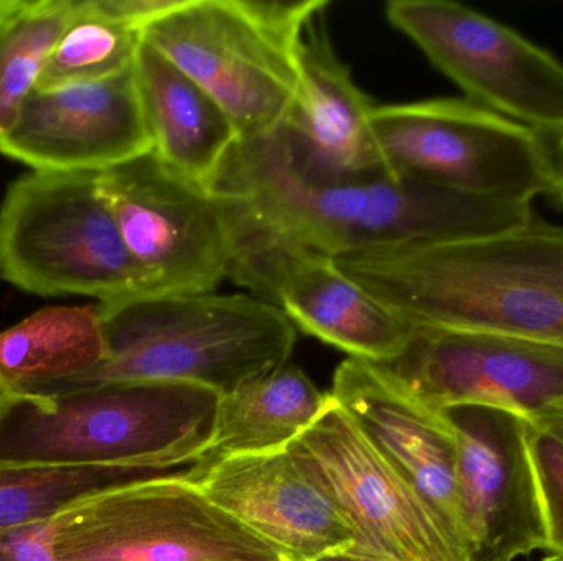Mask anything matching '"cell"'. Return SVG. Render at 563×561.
<instances>
[{
  "label": "cell",
  "instance_id": "44dd1931",
  "mask_svg": "<svg viewBox=\"0 0 563 561\" xmlns=\"http://www.w3.org/2000/svg\"><path fill=\"white\" fill-rule=\"evenodd\" d=\"M106 358L99 303L48 306L0 332V371L29 394L78 378Z\"/></svg>",
  "mask_w": 563,
  "mask_h": 561
},
{
  "label": "cell",
  "instance_id": "52a82bcc",
  "mask_svg": "<svg viewBox=\"0 0 563 561\" xmlns=\"http://www.w3.org/2000/svg\"><path fill=\"white\" fill-rule=\"evenodd\" d=\"M187 473L134 481L79 501L49 523L56 559L282 561L200 493Z\"/></svg>",
  "mask_w": 563,
  "mask_h": 561
},
{
  "label": "cell",
  "instance_id": "9c48e42d",
  "mask_svg": "<svg viewBox=\"0 0 563 561\" xmlns=\"http://www.w3.org/2000/svg\"><path fill=\"white\" fill-rule=\"evenodd\" d=\"M386 16L473 104L563 132V63L511 26L450 0H393Z\"/></svg>",
  "mask_w": 563,
  "mask_h": 561
},
{
  "label": "cell",
  "instance_id": "e0dca14e",
  "mask_svg": "<svg viewBox=\"0 0 563 561\" xmlns=\"http://www.w3.org/2000/svg\"><path fill=\"white\" fill-rule=\"evenodd\" d=\"M236 283L279 306L295 328L350 358L390 364L412 338V326L347 279L328 257L279 254L247 270Z\"/></svg>",
  "mask_w": 563,
  "mask_h": 561
},
{
  "label": "cell",
  "instance_id": "5b68a950",
  "mask_svg": "<svg viewBox=\"0 0 563 561\" xmlns=\"http://www.w3.org/2000/svg\"><path fill=\"white\" fill-rule=\"evenodd\" d=\"M327 0H174L142 38L200 85L240 138L279 131L300 86L310 20Z\"/></svg>",
  "mask_w": 563,
  "mask_h": 561
},
{
  "label": "cell",
  "instance_id": "30bf717a",
  "mask_svg": "<svg viewBox=\"0 0 563 561\" xmlns=\"http://www.w3.org/2000/svg\"><path fill=\"white\" fill-rule=\"evenodd\" d=\"M145 295L211 293L230 277L233 249L220 201L154 152L98 173Z\"/></svg>",
  "mask_w": 563,
  "mask_h": 561
},
{
  "label": "cell",
  "instance_id": "ffe728a7",
  "mask_svg": "<svg viewBox=\"0 0 563 561\" xmlns=\"http://www.w3.org/2000/svg\"><path fill=\"white\" fill-rule=\"evenodd\" d=\"M324 394L297 366L251 379L221 395L203 460L287 448L327 408Z\"/></svg>",
  "mask_w": 563,
  "mask_h": 561
},
{
  "label": "cell",
  "instance_id": "7402d4cb",
  "mask_svg": "<svg viewBox=\"0 0 563 561\" xmlns=\"http://www.w3.org/2000/svg\"><path fill=\"white\" fill-rule=\"evenodd\" d=\"M168 471L131 467L0 463V532L52 523L79 501Z\"/></svg>",
  "mask_w": 563,
  "mask_h": 561
},
{
  "label": "cell",
  "instance_id": "8992f818",
  "mask_svg": "<svg viewBox=\"0 0 563 561\" xmlns=\"http://www.w3.org/2000/svg\"><path fill=\"white\" fill-rule=\"evenodd\" d=\"M0 279L38 296L145 295L98 173L30 171L0 203Z\"/></svg>",
  "mask_w": 563,
  "mask_h": 561
},
{
  "label": "cell",
  "instance_id": "9a60e30c",
  "mask_svg": "<svg viewBox=\"0 0 563 561\" xmlns=\"http://www.w3.org/2000/svg\"><path fill=\"white\" fill-rule=\"evenodd\" d=\"M151 150L134 63L96 81L35 89L0 134V154L32 171L101 173Z\"/></svg>",
  "mask_w": 563,
  "mask_h": 561
},
{
  "label": "cell",
  "instance_id": "f546056e",
  "mask_svg": "<svg viewBox=\"0 0 563 561\" xmlns=\"http://www.w3.org/2000/svg\"><path fill=\"white\" fill-rule=\"evenodd\" d=\"M536 424L544 425V427L551 428L552 431L563 437V408L555 412V414L549 415V417L542 418V420L536 422Z\"/></svg>",
  "mask_w": 563,
  "mask_h": 561
},
{
  "label": "cell",
  "instance_id": "484cf974",
  "mask_svg": "<svg viewBox=\"0 0 563 561\" xmlns=\"http://www.w3.org/2000/svg\"><path fill=\"white\" fill-rule=\"evenodd\" d=\"M48 534L49 523L0 532V561H59Z\"/></svg>",
  "mask_w": 563,
  "mask_h": 561
},
{
  "label": "cell",
  "instance_id": "2e32d148",
  "mask_svg": "<svg viewBox=\"0 0 563 561\" xmlns=\"http://www.w3.org/2000/svg\"><path fill=\"white\" fill-rule=\"evenodd\" d=\"M330 395L466 556L456 500L459 444L446 412L420 401L384 366L354 358L338 366Z\"/></svg>",
  "mask_w": 563,
  "mask_h": 561
},
{
  "label": "cell",
  "instance_id": "5bb4252c",
  "mask_svg": "<svg viewBox=\"0 0 563 561\" xmlns=\"http://www.w3.org/2000/svg\"><path fill=\"white\" fill-rule=\"evenodd\" d=\"M185 478L282 561H317L356 543L336 501L290 445L200 461Z\"/></svg>",
  "mask_w": 563,
  "mask_h": 561
},
{
  "label": "cell",
  "instance_id": "277c9868",
  "mask_svg": "<svg viewBox=\"0 0 563 561\" xmlns=\"http://www.w3.org/2000/svg\"><path fill=\"white\" fill-rule=\"evenodd\" d=\"M43 397L3 425L0 463L187 473L207 453L221 395L187 382H131Z\"/></svg>",
  "mask_w": 563,
  "mask_h": 561
},
{
  "label": "cell",
  "instance_id": "d4e9b609",
  "mask_svg": "<svg viewBox=\"0 0 563 561\" xmlns=\"http://www.w3.org/2000/svg\"><path fill=\"white\" fill-rule=\"evenodd\" d=\"M528 444L548 532V556H563V437L528 420Z\"/></svg>",
  "mask_w": 563,
  "mask_h": 561
},
{
  "label": "cell",
  "instance_id": "1f68e13d",
  "mask_svg": "<svg viewBox=\"0 0 563 561\" xmlns=\"http://www.w3.org/2000/svg\"><path fill=\"white\" fill-rule=\"evenodd\" d=\"M544 561H563V556H545Z\"/></svg>",
  "mask_w": 563,
  "mask_h": 561
},
{
  "label": "cell",
  "instance_id": "4fadbf2b",
  "mask_svg": "<svg viewBox=\"0 0 563 561\" xmlns=\"http://www.w3.org/2000/svg\"><path fill=\"white\" fill-rule=\"evenodd\" d=\"M459 444L456 500L468 561H515L548 550L528 420L489 407L445 411Z\"/></svg>",
  "mask_w": 563,
  "mask_h": 561
},
{
  "label": "cell",
  "instance_id": "6da1fadb",
  "mask_svg": "<svg viewBox=\"0 0 563 561\" xmlns=\"http://www.w3.org/2000/svg\"><path fill=\"white\" fill-rule=\"evenodd\" d=\"M207 188L227 217L234 282L279 254L334 259L371 247L489 236L534 220L532 204L443 190L386 168L327 170L285 125L238 138Z\"/></svg>",
  "mask_w": 563,
  "mask_h": 561
},
{
  "label": "cell",
  "instance_id": "ac0fdd59",
  "mask_svg": "<svg viewBox=\"0 0 563 561\" xmlns=\"http://www.w3.org/2000/svg\"><path fill=\"white\" fill-rule=\"evenodd\" d=\"M373 111V102L334 53L321 10L305 30L300 86L285 127L321 168L363 173L384 168L371 122Z\"/></svg>",
  "mask_w": 563,
  "mask_h": 561
},
{
  "label": "cell",
  "instance_id": "f1b7e54d",
  "mask_svg": "<svg viewBox=\"0 0 563 561\" xmlns=\"http://www.w3.org/2000/svg\"><path fill=\"white\" fill-rule=\"evenodd\" d=\"M317 561H393L384 559H373V557L354 556L350 552H338L330 553V556L323 557V559Z\"/></svg>",
  "mask_w": 563,
  "mask_h": 561
},
{
  "label": "cell",
  "instance_id": "ba28073f",
  "mask_svg": "<svg viewBox=\"0 0 563 561\" xmlns=\"http://www.w3.org/2000/svg\"><path fill=\"white\" fill-rule=\"evenodd\" d=\"M371 122L384 168L396 177L511 203L544 197L538 131L468 99L374 105Z\"/></svg>",
  "mask_w": 563,
  "mask_h": 561
},
{
  "label": "cell",
  "instance_id": "3957f363",
  "mask_svg": "<svg viewBox=\"0 0 563 561\" xmlns=\"http://www.w3.org/2000/svg\"><path fill=\"white\" fill-rule=\"evenodd\" d=\"M108 358L35 395L109 384L187 382L220 395L287 364L297 328L251 295H141L99 303Z\"/></svg>",
  "mask_w": 563,
  "mask_h": 561
},
{
  "label": "cell",
  "instance_id": "4316f807",
  "mask_svg": "<svg viewBox=\"0 0 563 561\" xmlns=\"http://www.w3.org/2000/svg\"><path fill=\"white\" fill-rule=\"evenodd\" d=\"M544 150L545 193L555 206L563 207V132H538Z\"/></svg>",
  "mask_w": 563,
  "mask_h": 561
},
{
  "label": "cell",
  "instance_id": "cb8c5ba5",
  "mask_svg": "<svg viewBox=\"0 0 563 561\" xmlns=\"http://www.w3.org/2000/svg\"><path fill=\"white\" fill-rule=\"evenodd\" d=\"M141 40L139 30L109 15L98 0H79L78 12L56 42L36 89L115 75L134 63Z\"/></svg>",
  "mask_w": 563,
  "mask_h": 561
},
{
  "label": "cell",
  "instance_id": "7a4b0ae2",
  "mask_svg": "<svg viewBox=\"0 0 563 561\" xmlns=\"http://www.w3.org/2000/svg\"><path fill=\"white\" fill-rule=\"evenodd\" d=\"M334 267L412 328L506 333L563 348V227L371 247Z\"/></svg>",
  "mask_w": 563,
  "mask_h": 561
},
{
  "label": "cell",
  "instance_id": "d6986e66",
  "mask_svg": "<svg viewBox=\"0 0 563 561\" xmlns=\"http://www.w3.org/2000/svg\"><path fill=\"white\" fill-rule=\"evenodd\" d=\"M134 75L155 157L208 187L240 138L230 115L144 38L135 52Z\"/></svg>",
  "mask_w": 563,
  "mask_h": 561
},
{
  "label": "cell",
  "instance_id": "603a6c76",
  "mask_svg": "<svg viewBox=\"0 0 563 561\" xmlns=\"http://www.w3.org/2000/svg\"><path fill=\"white\" fill-rule=\"evenodd\" d=\"M79 0H16L0 16V134L30 98Z\"/></svg>",
  "mask_w": 563,
  "mask_h": 561
},
{
  "label": "cell",
  "instance_id": "7c38bea8",
  "mask_svg": "<svg viewBox=\"0 0 563 561\" xmlns=\"http://www.w3.org/2000/svg\"><path fill=\"white\" fill-rule=\"evenodd\" d=\"M404 355L390 364L430 407H489L529 422L563 408V348L506 333L412 328Z\"/></svg>",
  "mask_w": 563,
  "mask_h": 561
},
{
  "label": "cell",
  "instance_id": "83f0119b",
  "mask_svg": "<svg viewBox=\"0 0 563 561\" xmlns=\"http://www.w3.org/2000/svg\"><path fill=\"white\" fill-rule=\"evenodd\" d=\"M43 395H33L29 392L22 391L16 388L13 382H10L5 375L0 371V430L3 425L10 420L13 414L25 405L40 404L43 401Z\"/></svg>",
  "mask_w": 563,
  "mask_h": 561
},
{
  "label": "cell",
  "instance_id": "8fae6325",
  "mask_svg": "<svg viewBox=\"0 0 563 561\" xmlns=\"http://www.w3.org/2000/svg\"><path fill=\"white\" fill-rule=\"evenodd\" d=\"M291 450L330 491L356 543L346 552L393 561H468L417 491L330 395Z\"/></svg>",
  "mask_w": 563,
  "mask_h": 561
},
{
  "label": "cell",
  "instance_id": "4dcf8cb0",
  "mask_svg": "<svg viewBox=\"0 0 563 561\" xmlns=\"http://www.w3.org/2000/svg\"><path fill=\"white\" fill-rule=\"evenodd\" d=\"M16 0H0V16H2L3 13L9 12L10 9H13Z\"/></svg>",
  "mask_w": 563,
  "mask_h": 561
}]
</instances>
